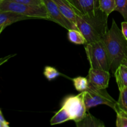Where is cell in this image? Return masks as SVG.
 Returning <instances> with one entry per match:
<instances>
[{
  "label": "cell",
  "instance_id": "1",
  "mask_svg": "<svg viewBox=\"0 0 127 127\" xmlns=\"http://www.w3.org/2000/svg\"><path fill=\"white\" fill-rule=\"evenodd\" d=\"M109 15L99 7L85 14H77L76 26L86 40V43L101 40L108 31Z\"/></svg>",
  "mask_w": 127,
  "mask_h": 127
},
{
  "label": "cell",
  "instance_id": "2",
  "mask_svg": "<svg viewBox=\"0 0 127 127\" xmlns=\"http://www.w3.org/2000/svg\"><path fill=\"white\" fill-rule=\"evenodd\" d=\"M102 40L107 52L110 71L114 74L117 68L127 58V40L114 19Z\"/></svg>",
  "mask_w": 127,
  "mask_h": 127
},
{
  "label": "cell",
  "instance_id": "3",
  "mask_svg": "<svg viewBox=\"0 0 127 127\" xmlns=\"http://www.w3.org/2000/svg\"><path fill=\"white\" fill-rule=\"evenodd\" d=\"M0 11H13L31 19L49 20V16L44 4H31L16 2L13 0H1Z\"/></svg>",
  "mask_w": 127,
  "mask_h": 127
},
{
  "label": "cell",
  "instance_id": "4",
  "mask_svg": "<svg viewBox=\"0 0 127 127\" xmlns=\"http://www.w3.org/2000/svg\"><path fill=\"white\" fill-rule=\"evenodd\" d=\"M84 45L87 58L91 67L110 71L109 57L102 40L86 43Z\"/></svg>",
  "mask_w": 127,
  "mask_h": 127
},
{
  "label": "cell",
  "instance_id": "5",
  "mask_svg": "<svg viewBox=\"0 0 127 127\" xmlns=\"http://www.w3.org/2000/svg\"><path fill=\"white\" fill-rule=\"evenodd\" d=\"M84 99L88 111L100 104L108 105L114 109L117 103L107 93L106 89H99L89 84L88 89L84 91Z\"/></svg>",
  "mask_w": 127,
  "mask_h": 127
},
{
  "label": "cell",
  "instance_id": "6",
  "mask_svg": "<svg viewBox=\"0 0 127 127\" xmlns=\"http://www.w3.org/2000/svg\"><path fill=\"white\" fill-rule=\"evenodd\" d=\"M64 107L69 114L71 120L75 122L81 120L88 112L84 99V91L76 95H70L64 99L63 103Z\"/></svg>",
  "mask_w": 127,
  "mask_h": 127
},
{
  "label": "cell",
  "instance_id": "7",
  "mask_svg": "<svg viewBox=\"0 0 127 127\" xmlns=\"http://www.w3.org/2000/svg\"><path fill=\"white\" fill-rule=\"evenodd\" d=\"M43 2L48 12L49 20L54 21L68 31L70 29H78L76 25L64 16L53 0H43Z\"/></svg>",
  "mask_w": 127,
  "mask_h": 127
},
{
  "label": "cell",
  "instance_id": "8",
  "mask_svg": "<svg viewBox=\"0 0 127 127\" xmlns=\"http://www.w3.org/2000/svg\"><path fill=\"white\" fill-rule=\"evenodd\" d=\"M87 78L91 85L99 89H106L110 81V71L91 67Z\"/></svg>",
  "mask_w": 127,
  "mask_h": 127
},
{
  "label": "cell",
  "instance_id": "9",
  "mask_svg": "<svg viewBox=\"0 0 127 127\" xmlns=\"http://www.w3.org/2000/svg\"><path fill=\"white\" fill-rule=\"evenodd\" d=\"M30 17L10 11H0V33L10 25L18 21L29 19Z\"/></svg>",
  "mask_w": 127,
  "mask_h": 127
},
{
  "label": "cell",
  "instance_id": "10",
  "mask_svg": "<svg viewBox=\"0 0 127 127\" xmlns=\"http://www.w3.org/2000/svg\"><path fill=\"white\" fill-rule=\"evenodd\" d=\"M78 11V14H85L99 7V0H69Z\"/></svg>",
  "mask_w": 127,
  "mask_h": 127
},
{
  "label": "cell",
  "instance_id": "11",
  "mask_svg": "<svg viewBox=\"0 0 127 127\" xmlns=\"http://www.w3.org/2000/svg\"><path fill=\"white\" fill-rule=\"evenodd\" d=\"M60 9L71 22L76 25L78 11L69 0H53Z\"/></svg>",
  "mask_w": 127,
  "mask_h": 127
},
{
  "label": "cell",
  "instance_id": "12",
  "mask_svg": "<svg viewBox=\"0 0 127 127\" xmlns=\"http://www.w3.org/2000/svg\"><path fill=\"white\" fill-rule=\"evenodd\" d=\"M76 125L78 127H105L103 122L88 112L81 120L76 122Z\"/></svg>",
  "mask_w": 127,
  "mask_h": 127
},
{
  "label": "cell",
  "instance_id": "13",
  "mask_svg": "<svg viewBox=\"0 0 127 127\" xmlns=\"http://www.w3.org/2000/svg\"><path fill=\"white\" fill-rule=\"evenodd\" d=\"M114 75L115 76L119 89L127 88V66L125 64H120L117 68Z\"/></svg>",
  "mask_w": 127,
  "mask_h": 127
},
{
  "label": "cell",
  "instance_id": "14",
  "mask_svg": "<svg viewBox=\"0 0 127 127\" xmlns=\"http://www.w3.org/2000/svg\"><path fill=\"white\" fill-rule=\"evenodd\" d=\"M68 120H71V117L64 107H62L55 114L50 120V124L52 125L63 124Z\"/></svg>",
  "mask_w": 127,
  "mask_h": 127
},
{
  "label": "cell",
  "instance_id": "15",
  "mask_svg": "<svg viewBox=\"0 0 127 127\" xmlns=\"http://www.w3.org/2000/svg\"><path fill=\"white\" fill-rule=\"evenodd\" d=\"M68 40L71 43L77 45H86V40L84 35L78 29L68 30Z\"/></svg>",
  "mask_w": 127,
  "mask_h": 127
},
{
  "label": "cell",
  "instance_id": "16",
  "mask_svg": "<svg viewBox=\"0 0 127 127\" xmlns=\"http://www.w3.org/2000/svg\"><path fill=\"white\" fill-rule=\"evenodd\" d=\"M114 110L117 114L116 126L117 127H127V111L122 109L117 103Z\"/></svg>",
  "mask_w": 127,
  "mask_h": 127
},
{
  "label": "cell",
  "instance_id": "17",
  "mask_svg": "<svg viewBox=\"0 0 127 127\" xmlns=\"http://www.w3.org/2000/svg\"><path fill=\"white\" fill-rule=\"evenodd\" d=\"M99 7L109 16L115 11L116 0H99Z\"/></svg>",
  "mask_w": 127,
  "mask_h": 127
},
{
  "label": "cell",
  "instance_id": "18",
  "mask_svg": "<svg viewBox=\"0 0 127 127\" xmlns=\"http://www.w3.org/2000/svg\"><path fill=\"white\" fill-rule=\"evenodd\" d=\"M72 81L75 89L79 92L84 91L88 89L89 86V81L88 78H86L82 76L76 77L72 79Z\"/></svg>",
  "mask_w": 127,
  "mask_h": 127
},
{
  "label": "cell",
  "instance_id": "19",
  "mask_svg": "<svg viewBox=\"0 0 127 127\" xmlns=\"http://www.w3.org/2000/svg\"><path fill=\"white\" fill-rule=\"evenodd\" d=\"M43 74L48 81L53 80L59 76L62 75V74L59 71H58L55 68L50 66H47L45 67Z\"/></svg>",
  "mask_w": 127,
  "mask_h": 127
},
{
  "label": "cell",
  "instance_id": "20",
  "mask_svg": "<svg viewBox=\"0 0 127 127\" xmlns=\"http://www.w3.org/2000/svg\"><path fill=\"white\" fill-rule=\"evenodd\" d=\"M120 92L117 104L120 107L127 111V88L119 89Z\"/></svg>",
  "mask_w": 127,
  "mask_h": 127
},
{
  "label": "cell",
  "instance_id": "21",
  "mask_svg": "<svg viewBox=\"0 0 127 127\" xmlns=\"http://www.w3.org/2000/svg\"><path fill=\"white\" fill-rule=\"evenodd\" d=\"M115 11L120 12L127 22V0H116Z\"/></svg>",
  "mask_w": 127,
  "mask_h": 127
},
{
  "label": "cell",
  "instance_id": "22",
  "mask_svg": "<svg viewBox=\"0 0 127 127\" xmlns=\"http://www.w3.org/2000/svg\"><path fill=\"white\" fill-rule=\"evenodd\" d=\"M1 1V0H0ZM16 2H22V3L31 4L42 5L43 4V0H13Z\"/></svg>",
  "mask_w": 127,
  "mask_h": 127
},
{
  "label": "cell",
  "instance_id": "23",
  "mask_svg": "<svg viewBox=\"0 0 127 127\" xmlns=\"http://www.w3.org/2000/svg\"><path fill=\"white\" fill-rule=\"evenodd\" d=\"M0 127H9V123L6 121L2 114V110H0Z\"/></svg>",
  "mask_w": 127,
  "mask_h": 127
},
{
  "label": "cell",
  "instance_id": "24",
  "mask_svg": "<svg viewBox=\"0 0 127 127\" xmlns=\"http://www.w3.org/2000/svg\"><path fill=\"white\" fill-rule=\"evenodd\" d=\"M122 32L124 34V37L127 40V22L124 21L122 22Z\"/></svg>",
  "mask_w": 127,
  "mask_h": 127
},
{
  "label": "cell",
  "instance_id": "25",
  "mask_svg": "<svg viewBox=\"0 0 127 127\" xmlns=\"http://www.w3.org/2000/svg\"><path fill=\"white\" fill-rule=\"evenodd\" d=\"M11 57V55L8 56V57H4V58H2L1 59V63H0V64H2V63H4L5 62H6V61L7 60L9 59V58H10Z\"/></svg>",
  "mask_w": 127,
  "mask_h": 127
},
{
  "label": "cell",
  "instance_id": "26",
  "mask_svg": "<svg viewBox=\"0 0 127 127\" xmlns=\"http://www.w3.org/2000/svg\"><path fill=\"white\" fill-rule=\"evenodd\" d=\"M122 64H125V65H126L127 66V59H125V60L124 61V62H123V63H122Z\"/></svg>",
  "mask_w": 127,
  "mask_h": 127
}]
</instances>
